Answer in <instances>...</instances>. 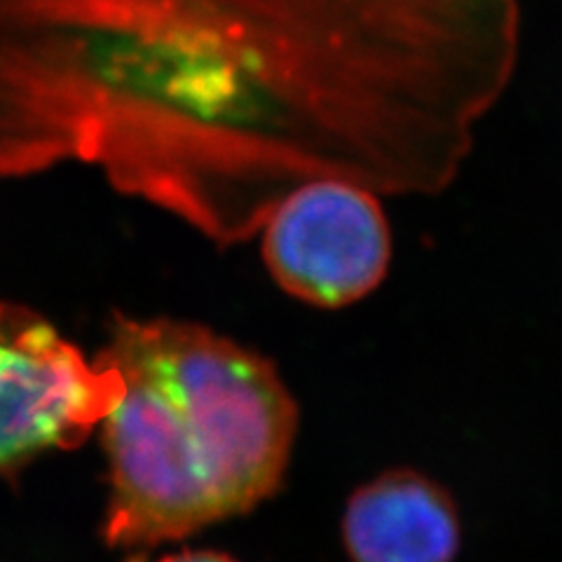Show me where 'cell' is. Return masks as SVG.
<instances>
[{
    "label": "cell",
    "instance_id": "1",
    "mask_svg": "<svg viewBox=\"0 0 562 562\" xmlns=\"http://www.w3.org/2000/svg\"><path fill=\"white\" fill-rule=\"evenodd\" d=\"M518 0H0V176L82 162L221 246L293 188L448 190Z\"/></svg>",
    "mask_w": 562,
    "mask_h": 562
},
{
    "label": "cell",
    "instance_id": "2",
    "mask_svg": "<svg viewBox=\"0 0 562 562\" xmlns=\"http://www.w3.org/2000/svg\"><path fill=\"white\" fill-rule=\"evenodd\" d=\"M101 419L111 547H153L251 512L284 476L297 406L266 357L211 328L115 319Z\"/></svg>",
    "mask_w": 562,
    "mask_h": 562
},
{
    "label": "cell",
    "instance_id": "3",
    "mask_svg": "<svg viewBox=\"0 0 562 562\" xmlns=\"http://www.w3.org/2000/svg\"><path fill=\"white\" fill-rule=\"evenodd\" d=\"M258 233L274 284L319 310L363 301L392 266V231L380 195L340 179L293 188L272 206Z\"/></svg>",
    "mask_w": 562,
    "mask_h": 562
},
{
    "label": "cell",
    "instance_id": "4",
    "mask_svg": "<svg viewBox=\"0 0 562 562\" xmlns=\"http://www.w3.org/2000/svg\"><path fill=\"white\" fill-rule=\"evenodd\" d=\"M117 396V378L87 361L24 307L0 305V469L47 448H74Z\"/></svg>",
    "mask_w": 562,
    "mask_h": 562
},
{
    "label": "cell",
    "instance_id": "5",
    "mask_svg": "<svg viewBox=\"0 0 562 562\" xmlns=\"http://www.w3.org/2000/svg\"><path fill=\"white\" fill-rule=\"evenodd\" d=\"M345 541L355 562H450L460 522L441 490L396 471L349 499Z\"/></svg>",
    "mask_w": 562,
    "mask_h": 562
},
{
    "label": "cell",
    "instance_id": "6",
    "mask_svg": "<svg viewBox=\"0 0 562 562\" xmlns=\"http://www.w3.org/2000/svg\"><path fill=\"white\" fill-rule=\"evenodd\" d=\"M160 562H235V560L223 555V553H214V551H183V553L169 555Z\"/></svg>",
    "mask_w": 562,
    "mask_h": 562
},
{
    "label": "cell",
    "instance_id": "7",
    "mask_svg": "<svg viewBox=\"0 0 562 562\" xmlns=\"http://www.w3.org/2000/svg\"><path fill=\"white\" fill-rule=\"evenodd\" d=\"M132 562H140V560H132Z\"/></svg>",
    "mask_w": 562,
    "mask_h": 562
}]
</instances>
